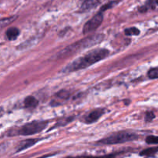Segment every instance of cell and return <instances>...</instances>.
Wrapping results in <instances>:
<instances>
[{
    "mask_svg": "<svg viewBox=\"0 0 158 158\" xmlns=\"http://www.w3.org/2000/svg\"><path fill=\"white\" fill-rule=\"evenodd\" d=\"M109 50L106 49H96L88 52L83 56L79 57L65 67L64 72H74L89 67L108 56Z\"/></svg>",
    "mask_w": 158,
    "mask_h": 158,
    "instance_id": "6da1fadb",
    "label": "cell"
},
{
    "mask_svg": "<svg viewBox=\"0 0 158 158\" xmlns=\"http://www.w3.org/2000/svg\"><path fill=\"white\" fill-rule=\"evenodd\" d=\"M103 35L101 34L90 35V36L83 38L80 41L76 42L75 43L69 45L64 49L61 50L56 54V59H64L66 57L71 56L73 54L77 53L86 48L92 47L95 45L98 44L103 40Z\"/></svg>",
    "mask_w": 158,
    "mask_h": 158,
    "instance_id": "7a4b0ae2",
    "label": "cell"
},
{
    "mask_svg": "<svg viewBox=\"0 0 158 158\" xmlns=\"http://www.w3.org/2000/svg\"><path fill=\"white\" fill-rule=\"evenodd\" d=\"M137 135L136 134L131 132H119L115 134L109 136V137L103 138L98 142L99 144H117V143H126L128 141L137 140Z\"/></svg>",
    "mask_w": 158,
    "mask_h": 158,
    "instance_id": "3957f363",
    "label": "cell"
},
{
    "mask_svg": "<svg viewBox=\"0 0 158 158\" xmlns=\"http://www.w3.org/2000/svg\"><path fill=\"white\" fill-rule=\"evenodd\" d=\"M47 126V122L46 121H32L26 123L19 131V134L23 136L32 135V134H38L43 131Z\"/></svg>",
    "mask_w": 158,
    "mask_h": 158,
    "instance_id": "277c9868",
    "label": "cell"
},
{
    "mask_svg": "<svg viewBox=\"0 0 158 158\" xmlns=\"http://www.w3.org/2000/svg\"><path fill=\"white\" fill-rule=\"evenodd\" d=\"M103 19V14H102V12H100V13L94 15L91 19H89V21L86 22V24L84 25L83 29V33L88 34L91 32H94V30H96V29L101 25Z\"/></svg>",
    "mask_w": 158,
    "mask_h": 158,
    "instance_id": "5b68a950",
    "label": "cell"
},
{
    "mask_svg": "<svg viewBox=\"0 0 158 158\" xmlns=\"http://www.w3.org/2000/svg\"><path fill=\"white\" fill-rule=\"evenodd\" d=\"M103 114H104V110H95L92 111V112L88 114L87 117H86V122L88 123H94V122L97 121Z\"/></svg>",
    "mask_w": 158,
    "mask_h": 158,
    "instance_id": "8992f818",
    "label": "cell"
},
{
    "mask_svg": "<svg viewBox=\"0 0 158 158\" xmlns=\"http://www.w3.org/2000/svg\"><path fill=\"white\" fill-rule=\"evenodd\" d=\"M38 140H35V139H31V140H23L22 141L21 143H19L18 148V151H23V150H26L27 148H30V147L33 146L35 143H37Z\"/></svg>",
    "mask_w": 158,
    "mask_h": 158,
    "instance_id": "52a82bcc",
    "label": "cell"
},
{
    "mask_svg": "<svg viewBox=\"0 0 158 158\" xmlns=\"http://www.w3.org/2000/svg\"><path fill=\"white\" fill-rule=\"evenodd\" d=\"M97 4H98V0H86L83 2V5H82L81 11L85 12V11L89 10L97 6Z\"/></svg>",
    "mask_w": 158,
    "mask_h": 158,
    "instance_id": "ba28073f",
    "label": "cell"
},
{
    "mask_svg": "<svg viewBox=\"0 0 158 158\" xmlns=\"http://www.w3.org/2000/svg\"><path fill=\"white\" fill-rule=\"evenodd\" d=\"M19 35V30L15 27L9 28L7 32H6V36L9 40H16Z\"/></svg>",
    "mask_w": 158,
    "mask_h": 158,
    "instance_id": "9c48e42d",
    "label": "cell"
},
{
    "mask_svg": "<svg viewBox=\"0 0 158 158\" xmlns=\"http://www.w3.org/2000/svg\"><path fill=\"white\" fill-rule=\"evenodd\" d=\"M38 105V100L34 97H27L24 100V106L26 108H34Z\"/></svg>",
    "mask_w": 158,
    "mask_h": 158,
    "instance_id": "30bf717a",
    "label": "cell"
},
{
    "mask_svg": "<svg viewBox=\"0 0 158 158\" xmlns=\"http://www.w3.org/2000/svg\"><path fill=\"white\" fill-rule=\"evenodd\" d=\"M158 151V148H148V149L143 150L142 152H140V155L141 156H152L155 154Z\"/></svg>",
    "mask_w": 158,
    "mask_h": 158,
    "instance_id": "8fae6325",
    "label": "cell"
},
{
    "mask_svg": "<svg viewBox=\"0 0 158 158\" xmlns=\"http://www.w3.org/2000/svg\"><path fill=\"white\" fill-rule=\"evenodd\" d=\"M125 34L127 35H138L140 34V30L136 27H131L125 30Z\"/></svg>",
    "mask_w": 158,
    "mask_h": 158,
    "instance_id": "7c38bea8",
    "label": "cell"
},
{
    "mask_svg": "<svg viewBox=\"0 0 158 158\" xmlns=\"http://www.w3.org/2000/svg\"><path fill=\"white\" fill-rule=\"evenodd\" d=\"M148 77L150 79H152V80L158 79V67L152 68V69H150L148 73Z\"/></svg>",
    "mask_w": 158,
    "mask_h": 158,
    "instance_id": "4fadbf2b",
    "label": "cell"
},
{
    "mask_svg": "<svg viewBox=\"0 0 158 158\" xmlns=\"http://www.w3.org/2000/svg\"><path fill=\"white\" fill-rule=\"evenodd\" d=\"M15 19V17H10V18L3 19L0 20V29H1V28L5 27V26H6L7 25H9V23L13 22Z\"/></svg>",
    "mask_w": 158,
    "mask_h": 158,
    "instance_id": "5bb4252c",
    "label": "cell"
},
{
    "mask_svg": "<svg viewBox=\"0 0 158 158\" xmlns=\"http://www.w3.org/2000/svg\"><path fill=\"white\" fill-rule=\"evenodd\" d=\"M115 154H108L105 156H81V157H69V158H115Z\"/></svg>",
    "mask_w": 158,
    "mask_h": 158,
    "instance_id": "9a60e30c",
    "label": "cell"
},
{
    "mask_svg": "<svg viewBox=\"0 0 158 158\" xmlns=\"http://www.w3.org/2000/svg\"><path fill=\"white\" fill-rule=\"evenodd\" d=\"M146 142L149 144H158V137L157 136H148L146 138Z\"/></svg>",
    "mask_w": 158,
    "mask_h": 158,
    "instance_id": "2e32d148",
    "label": "cell"
},
{
    "mask_svg": "<svg viewBox=\"0 0 158 158\" xmlns=\"http://www.w3.org/2000/svg\"><path fill=\"white\" fill-rule=\"evenodd\" d=\"M57 97H59L60 98L62 99H67L69 97V93L68 91L66 90H61L56 94Z\"/></svg>",
    "mask_w": 158,
    "mask_h": 158,
    "instance_id": "e0dca14e",
    "label": "cell"
},
{
    "mask_svg": "<svg viewBox=\"0 0 158 158\" xmlns=\"http://www.w3.org/2000/svg\"><path fill=\"white\" fill-rule=\"evenodd\" d=\"M155 117L154 114L153 112H148L146 114V117H145V120L148 122H151L153 119Z\"/></svg>",
    "mask_w": 158,
    "mask_h": 158,
    "instance_id": "ac0fdd59",
    "label": "cell"
},
{
    "mask_svg": "<svg viewBox=\"0 0 158 158\" xmlns=\"http://www.w3.org/2000/svg\"><path fill=\"white\" fill-rule=\"evenodd\" d=\"M115 4H116V2H112L108 3V4H106V6H103V7L101 8V10H100V12H103V11H105V10H106L107 9H110V8L113 7V6H114Z\"/></svg>",
    "mask_w": 158,
    "mask_h": 158,
    "instance_id": "d6986e66",
    "label": "cell"
},
{
    "mask_svg": "<svg viewBox=\"0 0 158 158\" xmlns=\"http://www.w3.org/2000/svg\"><path fill=\"white\" fill-rule=\"evenodd\" d=\"M156 5H158V0H150L148 3V6L152 8L154 7Z\"/></svg>",
    "mask_w": 158,
    "mask_h": 158,
    "instance_id": "ffe728a7",
    "label": "cell"
},
{
    "mask_svg": "<svg viewBox=\"0 0 158 158\" xmlns=\"http://www.w3.org/2000/svg\"><path fill=\"white\" fill-rule=\"evenodd\" d=\"M82 1H83V2H84V1H86V0H82Z\"/></svg>",
    "mask_w": 158,
    "mask_h": 158,
    "instance_id": "44dd1931",
    "label": "cell"
}]
</instances>
